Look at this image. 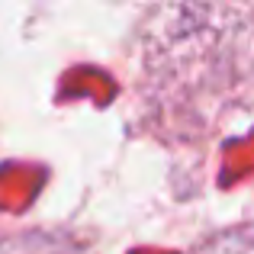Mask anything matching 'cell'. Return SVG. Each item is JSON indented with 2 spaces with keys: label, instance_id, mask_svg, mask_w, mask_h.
I'll return each instance as SVG.
<instances>
[{
  "label": "cell",
  "instance_id": "1",
  "mask_svg": "<svg viewBox=\"0 0 254 254\" xmlns=\"http://www.w3.org/2000/svg\"><path fill=\"white\" fill-rule=\"evenodd\" d=\"M216 254H254V235H232L229 242H222Z\"/></svg>",
  "mask_w": 254,
  "mask_h": 254
}]
</instances>
